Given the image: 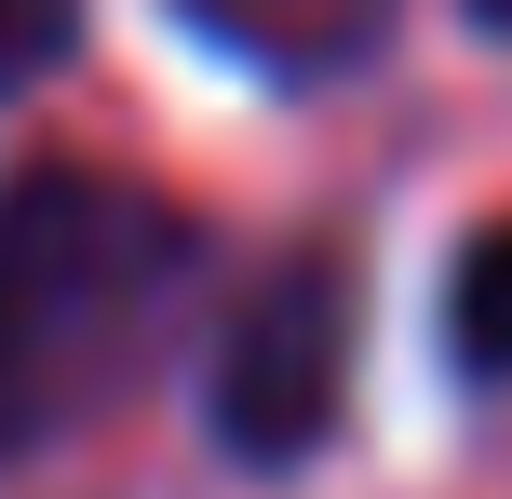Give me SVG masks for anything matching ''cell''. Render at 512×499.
I'll use <instances>...</instances> for the list:
<instances>
[{
	"label": "cell",
	"instance_id": "cell-3",
	"mask_svg": "<svg viewBox=\"0 0 512 499\" xmlns=\"http://www.w3.org/2000/svg\"><path fill=\"white\" fill-rule=\"evenodd\" d=\"M176 14L216 54L270 68V81H337V68H364L391 41V0H176Z\"/></svg>",
	"mask_w": 512,
	"mask_h": 499
},
{
	"label": "cell",
	"instance_id": "cell-6",
	"mask_svg": "<svg viewBox=\"0 0 512 499\" xmlns=\"http://www.w3.org/2000/svg\"><path fill=\"white\" fill-rule=\"evenodd\" d=\"M472 27H499V41H512V0H472Z\"/></svg>",
	"mask_w": 512,
	"mask_h": 499
},
{
	"label": "cell",
	"instance_id": "cell-5",
	"mask_svg": "<svg viewBox=\"0 0 512 499\" xmlns=\"http://www.w3.org/2000/svg\"><path fill=\"white\" fill-rule=\"evenodd\" d=\"M68 41H81V0H0V108H14Z\"/></svg>",
	"mask_w": 512,
	"mask_h": 499
},
{
	"label": "cell",
	"instance_id": "cell-1",
	"mask_svg": "<svg viewBox=\"0 0 512 499\" xmlns=\"http://www.w3.org/2000/svg\"><path fill=\"white\" fill-rule=\"evenodd\" d=\"M189 284H203V230L162 189L95 176V162L14 176L0 189V459L108 405L189 311Z\"/></svg>",
	"mask_w": 512,
	"mask_h": 499
},
{
	"label": "cell",
	"instance_id": "cell-4",
	"mask_svg": "<svg viewBox=\"0 0 512 499\" xmlns=\"http://www.w3.org/2000/svg\"><path fill=\"white\" fill-rule=\"evenodd\" d=\"M445 351H459L472 392H499V378H512V216L459 243V284H445Z\"/></svg>",
	"mask_w": 512,
	"mask_h": 499
},
{
	"label": "cell",
	"instance_id": "cell-2",
	"mask_svg": "<svg viewBox=\"0 0 512 499\" xmlns=\"http://www.w3.org/2000/svg\"><path fill=\"white\" fill-rule=\"evenodd\" d=\"M337 392H351V270L324 243L270 257L256 284L230 297L216 324V365H203V405H216V446L283 473L337 432Z\"/></svg>",
	"mask_w": 512,
	"mask_h": 499
}]
</instances>
